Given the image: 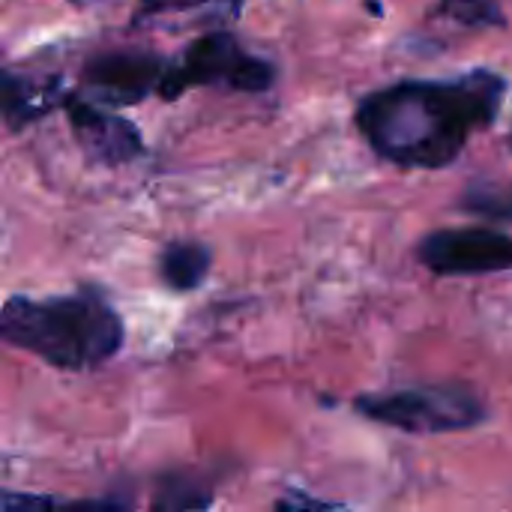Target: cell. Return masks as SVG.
<instances>
[{
	"instance_id": "obj_5",
	"label": "cell",
	"mask_w": 512,
	"mask_h": 512,
	"mask_svg": "<svg viewBox=\"0 0 512 512\" xmlns=\"http://www.w3.org/2000/svg\"><path fill=\"white\" fill-rule=\"evenodd\" d=\"M417 258L438 276H483L512 270V234L498 228H444L417 246Z\"/></svg>"
},
{
	"instance_id": "obj_11",
	"label": "cell",
	"mask_w": 512,
	"mask_h": 512,
	"mask_svg": "<svg viewBox=\"0 0 512 512\" xmlns=\"http://www.w3.org/2000/svg\"><path fill=\"white\" fill-rule=\"evenodd\" d=\"M210 504V495L207 489H201L192 477H165L156 498H153V507L156 510H192V507H207Z\"/></svg>"
},
{
	"instance_id": "obj_9",
	"label": "cell",
	"mask_w": 512,
	"mask_h": 512,
	"mask_svg": "<svg viewBox=\"0 0 512 512\" xmlns=\"http://www.w3.org/2000/svg\"><path fill=\"white\" fill-rule=\"evenodd\" d=\"M0 111L12 126H21V123H30L33 117H39L45 111V105L36 99V93L27 81L0 72Z\"/></svg>"
},
{
	"instance_id": "obj_4",
	"label": "cell",
	"mask_w": 512,
	"mask_h": 512,
	"mask_svg": "<svg viewBox=\"0 0 512 512\" xmlns=\"http://www.w3.org/2000/svg\"><path fill=\"white\" fill-rule=\"evenodd\" d=\"M276 69L270 60L249 54L231 33H207L195 39L177 66H168L159 78L156 93L162 99H177L189 87L222 84L243 93H261L273 87Z\"/></svg>"
},
{
	"instance_id": "obj_8",
	"label": "cell",
	"mask_w": 512,
	"mask_h": 512,
	"mask_svg": "<svg viewBox=\"0 0 512 512\" xmlns=\"http://www.w3.org/2000/svg\"><path fill=\"white\" fill-rule=\"evenodd\" d=\"M207 270H210V249H204L201 243L177 240V243H168L162 249L159 273H162L165 285H171L174 291L198 288L204 282Z\"/></svg>"
},
{
	"instance_id": "obj_3",
	"label": "cell",
	"mask_w": 512,
	"mask_h": 512,
	"mask_svg": "<svg viewBox=\"0 0 512 512\" xmlns=\"http://www.w3.org/2000/svg\"><path fill=\"white\" fill-rule=\"evenodd\" d=\"M354 408L366 420L408 435L468 432L489 420L486 402L462 384H426L378 396H360Z\"/></svg>"
},
{
	"instance_id": "obj_13",
	"label": "cell",
	"mask_w": 512,
	"mask_h": 512,
	"mask_svg": "<svg viewBox=\"0 0 512 512\" xmlns=\"http://www.w3.org/2000/svg\"><path fill=\"white\" fill-rule=\"evenodd\" d=\"M207 3H225L231 9L240 6V0H141L138 15H159V12H186V9H198Z\"/></svg>"
},
{
	"instance_id": "obj_14",
	"label": "cell",
	"mask_w": 512,
	"mask_h": 512,
	"mask_svg": "<svg viewBox=\"0 0 512 512\" xmlns=\"http://www.w3.org/2000/svg\"><path fill=\"white\" fill-rule=\"evenodd\" d=\"M54 501L51 498H42V495H21V492H9V489H0V512L3 510H45L51 507Z\"/></svg>"
},
{
	"instance_id": "obj_7",
	"label": "cell",
	"mask_w": 512,
	"mask_h": 512,
	"mask_svg": "<svg viewBox=\"0 0 512 512\" xmlns=\"http://www.w3.org/2000/svg\"><path fill=\"white\" fill-rule=\"evenodd\" d=\"M66 108V117L72 123V132L78 138V144L96 159V162H105V165H120V162H129L141 153V135L138 129L111 114V111H102L84 99H66L63 102Z\"/></svg>"
},
{
	"instance_id": "obj_2",
	"label": "cell",
	"mask_w": 512,
	"mask_h": 512,
	"mask_svg": "<svg viewBox=\"0 0 512 512\" xmlns=\"http://www.w3.org/2000/svg\"><path fill=\"white\" fill-rule=\"evenodd\" d=\"M0 339L57 369H96L123 348L120 315L96 294L12 297L0 309Z\"/></svg>"
},
{
	"instance_id": "obj_10",
	"label": "cell",
	"mask_w": 512,
	"mask_h": 512,
	"mask_svg": "<svg viewBox=\"0 0 512 512\" xmlns=\"http://www.w3.org/2000/svg\"><path fill=\"white\" fill-rule=\"evenodd\" d=\"M438 9L456 24L471 27V30H489V27L507 24L498 0H441Z\"/></svg>"
},
{
	"instance_id": "obj_1",
	"label": "cell",
	"mask_w": 512,
	"mask_h": 512,
	"mask_svg": "<svg viewBox=\"0 0 512 512\" xmlns=\"http://www.w3.org/2000/svg\"><path fill=\"white\" fill-rule=\"evenodd\" d=\"M507 81L477 69L456 78H408L369 93L357 105L366 144L399 168H444L501 114Z\"/></svg>"
},
{
	"instance_id": "obj_6",
	"label": "cell",
	"mask_w": 512,
	"mask_h": 512,
	"mask_svg": "<svg viewBox=\"0 0 512 512\" xmlns=\"http://www.w3.org/2000/svg\"><path fill=\"white\" fill-rule=\"evenodd\" d=\"M165 63L144 51H111L90 57L81 81L105 96L111 105H135L159 87Z\"/></svg>"
},
{
	"instance_id": "obj_12",
	"label": "cell",
	"mask_w": 512,
	"mask_h": 512,
	"mask_svg": "<svg viewBox=\"0 0 512 512\" xmlns=\"http://www.w3.org/2000/svg\"><path fill=\"white\" fill-rule=\"evenodd\" d=\"M462 207L474 216L492 219V222H512V186L492 189V186H474L465 192Z\"/></svg>"
}]
</instances>
